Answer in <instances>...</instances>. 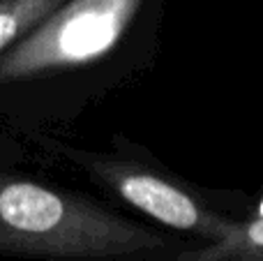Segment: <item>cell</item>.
<instances>
[{"mask_svg": "<svg viewBox=\"0 0 263 261\" xmlns=\"http://www.w3.org/2000/svg\"><path fill=\"white\" fill-rule=\"evenodd\" d=\"M168 0H65L0 53V125L60 134L157 65Z\"/></svg>", "mask_w": 263, "mask_h": 261, "instance_id": "6da1fadb", "label": "cell"}, {"mask_svg": "<svg viewBox=\"0 0 263 261\" xmlns=\"http://www.w3.org/2000/svg\"><path fill=\"white\" fill-rule=\"evenodd\" d=\"M190 243L106 199L0 162V257L171 261Z\"/></svg>", "mask_w": 263, "mask_h": 261, "instance_id": "7a4b0ae2", "label": "cell"}, {"mask_svg": "<svg viewBox=\"0 0 263 261\" xmlns=\"http://www.w3.org/2000/svg\"><path fill=\"white\" fill-rule=\"evenodd\" d=\"M30 143L72 166L114 206L192 243L219 240L256 211L250 192L194 183L125 132H114L104 148L77 146L60 134H42Z\"/></svg>", "mask_w": 263, "mask_h": 261, "instance_id": "3957f363", "label": "cell"}, {"mask_svg": "<svg viewBox=\"0 0 263 261\" xmlns=\"http://www.w3.org/2000/svg\"><path fill=\"white\" fill-rule=\"evenodd\" d=\"M171 261H263V213L256 208L219 240L190 243Z\"/></svg>", "mask_w": 263, "mask_h": 261, "instance_id": "277c9868", "label": "cell"}, {"mask_svg": "<svg viewBox=\"0 0 263 261\" xmlns=\"http://www.w3.org/2000/svg\"><path fill=\"white\" fill-rule=\"evenodd\" d=\"M65 0H0V53L16 44Z\"/></svg>", "mask_w": 263, "mask_h": 261, "instance_id": "5b68a950", "label": "cell"}]
</instances>
